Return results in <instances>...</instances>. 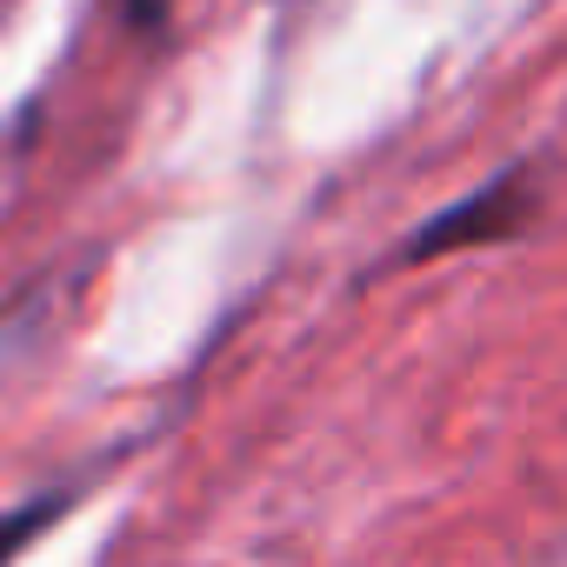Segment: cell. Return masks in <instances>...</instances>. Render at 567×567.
<instances>
[{
  "label": "cell",
  "mask_w": 567,
  "mask_h": 567,
  "mask_svg": "<svg viewBox=\"0 0 567 567\" xmlns=\"http://www.w3.org/2000/svg\"><path fill=\"white\" fill-rule=\"evenodd\" d=\"M74 501H81L74 487H54V494H34V501H21V507H0V567H14L48 527H61Z\"/></svg>",
  "instance_id": "cell-2"
},
{
  "label": "cell",
  "mask_w": 567,
  "mask_h": 567,
  "mask_svg": "<svg viewBox=\"0 0 567 567\" xmlns=\"http://www.w3.org/2000/svg\"><path fill=\"white\" fill-rule=\"evenodd\" d=\"M121 8H127L134 28H161L167 21V0H121Z\"/></svg>",
  "instance_id": "cell-3"
},
{
  "label": "cell",
  "mask_w": 567,
  "mask_h": 567,
  "mask_svg": "<svg viewBox=\"0 0 567 567\" xmlns=\"http://www.w3.org/2000/svg\"><path fill=\"white\" fill-rule=\"evenodd\" d=\"M540 194H534V167L514 161L501 167L487 187L461 194L454 207H441L434 220H421L408 240H401V267L414 260H441V254H461V247H501V240H520L527 220H534Z\"/></svg>",
  "instance_id": "cell-1"
}]
</instances>
